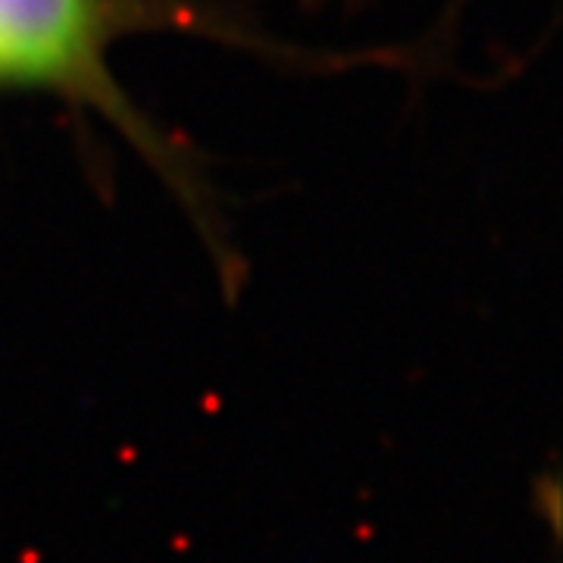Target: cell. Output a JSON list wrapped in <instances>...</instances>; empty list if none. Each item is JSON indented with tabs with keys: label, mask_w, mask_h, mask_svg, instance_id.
I'll list each match as a JSON object with an SVG mask.
<instances>
[{
	"label": "cell",
	"mask_w": 563,
	"mask_h": 563,
	"mask_svg": "<svg viewBox=\"0 0 563 563\" xmlns=\"http://www.w3.org/2000/svg\"><path fill=\"white\" fill-rule=\"evenodd\" d=\"M110 0H0V85L91 88Z\"/></svg>",
	"instance_id": "1"
}]
</instances>
